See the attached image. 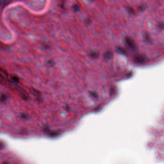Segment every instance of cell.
<instances>
[{"mask_svg": "<svg viewBox=\"0 0 164 164\" xmlns=\"http://www.w3.org/2000/svg\"><path fill=\"white\" fill-rule=\"evenodd\" d=\"M126 42L127 44L128 45V46L129 47H130V48H132L133 49H134L135 48V44L133 43V41L131 40L130 39L128 38V39H126Z\"/></svg>", "mask_w": 164, "mask_h": 164, "instance_id": "obj_1", "label": "cell"}, {"mask_svg": "<svg viewBox=\"0 0 164 164\" xmlns=\"http://www.w3.org/2000/svg\"><path fill=\"white\" fill-rule=\"evenodd\" d=\"M137 61L138 62H142L144 61V57H142V56H137L136 58Z\"/></svg>", "mask_w": 164, "mask_h": 164, "instance_id": "obj_3", "label": "cell"}, {"mask_svg": "<svg viewBox=\"0 0 164 164\" xmlns=\"http://www.w3.org/2000/svg\"><path fill=\"white\" fill-rule=\"evenodd\" d=\"M10 2L7 1H0V6H4L8 5Z\"/></svg>", "mask_w": 164, "mask_h": 164, "instance_id": "obj_2", "label": "cell"}]
</instances>
